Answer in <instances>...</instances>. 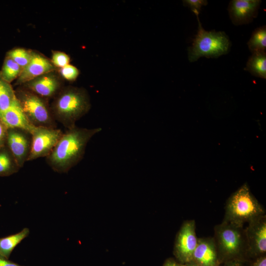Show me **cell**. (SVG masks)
Masks as SVG:
<instances>
[{"label":"cell","mask_w":266,"mask_h":266,"mask_svg":"<svg viewBox=\"0 0 266 266\" xmlns=\"http://www.w3.org/2000/svg\"><path fill=\"white\" fill-rule=\"evenodd\" d=\"M22 71L20 66L10 57L6 56L0 71L1 77L10 83L17 79Z\"/></svg>","instance_id":"obj_21"},{"label":"cell","mask_w":266,"mask_h":266,"mask_svg":"<svg viewBox=\"0 0 266 266\" xmlns=\"http://www.w3.org/2000/svg\"><path fill=\"white\" fill-rule=\"evenodd\" d=\"M0 266H24L14 263L0 255Z\"/></svg>","instance_id":"obj_29"},{"label":"cell","mask_w":266,"mask_h":266,"mask_svg":"<svg viewBox=\"0 0 266 266\" xmlns=\"http://www.w3.org/2000/svg\"><path fill=\"white\" fill-rule=\"evenodd\" d=\"M246 255L256 259L266 253V217L260 216L248 223L244 230Z\"/></svg>","instance_id":"obj_8"},{"label":"cell","mask_w":266,"mask_h":266,"mask_svg":"<svg viewBox=\"0 0 266 266\" xmlns=\"http://www.w3.org/2000/svg\"><path fill=\"white\" fill-rule=\"evenodd\" d=\"M16 99L15 91L10 83L4 81L0 75V112L10 107Z\"/></svg>","instance_id":"obj_20"},{"label":"cell","mask_w":266,"mask_h":266,"mask_svg":"<svg viewBox=\"0 0 266 266\" xmlns=\"http://www.w3.org/2000/svg\"><path fill=\"white\" fill-rule=\"evenodd\" d=\"M22 85L45 99L55 97L62 89L61 82L53 72L41 75Z\"/></svg>","instance_id":"obj_13"},{"label":"cell","mask_w":266,"mask_h":266,"mask_svg":"<svg viewBox=\"0 0 266 266\" xmlns=\"http://www.w3.org/2000/svg\"><path fill=\"white\" fill-rule=\"evenodd\" d=\"M32 51L17 48L9 50L6 56L10 57L17 63L22 70L29 63L32 57Z\"/></svg>","instance_id":"obj_22"},{"label":"cell","mask_w":266,"mask_h":266,"mask_svg":"<svg viewBox=\"0 0 266 266\" xmlns=\"http://www.w3.org/2000/svg\"><path fill=\"white\" fill-rule=\"evenodd\" d=\"M265 215L263 207L245 183L228 199L223 221L243 227V225Z\"/></svg>","instance_id":"obj_3"},{"label":"cell","mask_w":266,"mask_h":266,"mask_svg":"<svg viewBox=\"0 0 266 266\" xmlns=\"http://www.w3.org/2000/svg\"><path fill=\"white\" fill-rule=\"evenodd\" d=\"M184 6L189 8L195 15H199L201 8L208 4L206 0H183Z\"/></svg>","instance_id":"obj_25"},{"label":"cell","mask_w":266,"mask_h":266,"mask_svg":"<svg viewBox=\"0 0 266 266\" xmlns=\"http://www.w3.org/2000/svg\"><path fill=\"white\" fill-rule=\"evenodd\" d=\"M20 168L8 147L5 145L0 148V177L10 176Z\"/></svg>","instance_id":"obj_18"},{"label":"cell","mask_w":266,"mask_h":266,"mask_svg":"<svg viewBox=\"0 0 266 266\" xmlns=\"http://www.w3.org/2000/svg\"><path fill=\"white\" fill-rule=\"evenodd\" d=\"M30 234V230L24 228L18 233L0 238V255L9 259L12 252Z\"/></svg>","instance_id":"obj_17"},{"label":"cell","mask_w":266,"mask_h":266,"mask_svg":"<svg viewBox=\"0 0 266 266\" xmlns=\"http://www.w3.org/2000/svg\"><path fill=\"white\" fill-rule=\"evenodd\" d=\"M192 261L203 266H221L214 238H198Z\"/></svg>","instance_id":"obj_14"},{"label":"cell","mask_w":266,"mask_h":266,"mask_svg":"<svg viewBox=\"0 0 266 266\" xmlns=\"http://www.w3.org/2000/svg\"><path fill=\"white\" fill-rule=\"evenodd\" d=\"M196 16L198 22V32L192 45L188 48L189 61L194 62L200 57L218 58L228 54L231 43L226 33L215 30H205L200 21L199 15Z\"/></svg>","instance_id":"obj_4"},{"label":"cell","mask_w":266,"mask_h":266,"mask_svg":"<svg viewBox=\"0 0 266 266\" xmlns=\"http://www.w3.org/2000/svg\"><path fill=\"white\" fill-rule=\"evenodd\" d=\"M184 265H185V266H203L192 261Z\"/></svg>","instance_id":"obj_31"},{"label":"cell","mask_w":266,"mask_h":266,"mask_svg":"<svg viewBox=\"0 0 266 266\" xmlns=\"http://www.w3.org/2000/svg\"><path fill=\"white\" fill-rule=\"evenodd\" d=\"M101 130V128L87 129L76 126L67 129L46 157L47 164L56 172L67 173L82 160L88 142Z\"/></svg>","instance_id":"obj_1"},{"label":"cell","mask_w":266,"mask_h":266,"mask_svg":"<svg viewBox=\"0 0 266 266\" xmlns=\"http://www.w3.org/2000/svg\"><path fill=\"white\" fill-rule=\"evenodd\" d=\"M7 128L0 120V148L6 144Z\"/></svg>","instance_id":"obj_26"},{"label":"cell","mask_w":266,"mask_h":266,"mask_svg":"<svg viewBox=\"0 0 266 266\" xmlns=\"http://www.w3.org/2000/svg\"><path fill=\"white\" fill-rule=\"evenodd\" d=\"M55 66L42 55L32 51L31 59L17 79L16 85L24 84L45 74L53 72Z\"/></svg>","instance_id":"obj_12"},{"label":"cell","mask_w":266,"mask_h":266,"mask_svg":"<svg viewBox=\"0 0 266 266\" xmlns=\"http://www.w3.org/2000/svg\"><path fill=\"white\" fill-rule=\"evenodd\" d=\"M214 239L220 264L234 259H243L246 241L243 227L223 221L214 228Z\"/></svg>","instance_id":"obj_5"},{"label":"cell","mask_w":266,"mask_h":266,"mask_svg":"<svg viewBox=\"0 0 266 266\" xmlns=\"http://www.w3.org/2000/svg\"><path fill=\"white\" fill-rule=\"evenodd\" d=\"M91 108L89 95L82 88L68 86L62 88L54 97L50 109L56 121L67 129L76 126V122Z\"/></svg>","instance_id":"obj_2"},{"label":"cell","mask_w":266,"mask_h":266,"mask_svg":"<svg viewBox=\"0 0 266 266\" xmlns=\"http://www.w3.org/2000/svg\"><path fill=\"white\" fill-rule=\"evenodd\" d=\"M51 62L55 67L62 68L69 64V57L65 53L61 51H54Z\"/></svg>","instance_id":"obj_24"},{"label":"cell","mask_w":266,"mask_h":266,"mask_svg":"<svg viewBox=\"0 0 266 266\" xmlns=\"http://www.w3.org/2000/svg\"><path fill=\"white\" fill-rule=\"evenodd\" d=\"M250 266H266V255L255 259Z\"/></svg>","instance_id":"obj_28"},{"label":"cell","mask_w":266,"mask_h":266,"mask_svg":"<svg viewBox=\"0 0 266 266\" xmlns=\"http://www.w3.org/2000/svg\"><path fill=\"white\" fill-rule=\"evenodd\" d=\"M250 51L253 53L266 52V26L256 28L252 33L247 42Z\"/></svg>","instance_id":"obj_19"},{"label":"cell","mask_w":266,"mask_h":266,"mask_svg":"<svg viewBox=\"0 0 266 266\" xmlns=\"http://www.w3.org/2000/svg\"><path fill=\"white\" fill-rule=\"evenodd\" d=\"M244 259H234L223 263L221 266H245Z\"/></svg>","instance_id":"obj_27"},{"label":"cell","mask_w":266,"mask_h":266,"mask_svg":"<svg viewBox=\"0 0 266 266\" xmlns=\"http://www.w3.org/2000/svg\"><path fill=\"white\" fill-rule=\"evenodd\" d=\"M15 93L24 115L33 126L57 128L46 99L24 87L17 89Z\"/></svg>","instance_id":"obj_6"},{"label":"cell","mask_w":266,"mask_h":266,"mask_svg":"<svg viewBox=\"0 0 266 266\" xmlns=\"http://www.w3.org/2000/svg\"><path fill=\"white\" fill-rule=\"evenodd\" d=\"M0 120L7 129H21L31 134L35 127L28 121L17 99L10 107L0 112Z\"/></svg>","instance_id":"obj_15"},{"label":"cell","mask_w":266,"mask_h":266,"mask_svg":"<svg viewBox=\"0 0 266 266\" xmlns=\"http://www.w3.org/2000/svg\"><path fill=\"white\" fill-rule=\"evenodd\" d=\"M63 132L57 128L35 127L32 133L31 149L28 161L46 157L52 151Z\"/></svg>","instance_id":"obj_7"},{"label":"cell","mask_w":266,"mask_h":266,"mask_svg":"<svg viewBox=\"0 0 266 266\" xmlns=\"http://www.w3.org/2000/svg\"><path fill=\"white\" fill-rule=\"evenodd\" d=\"M163 266H185L183 264L178 263L172 259H168L166 260Z\"/></svg>","instance_id":"obj_30"},{"label":"cell","mask_w":266,"mask_h":266,"mask_svg":"<svg viewBox=\"0 0 266 266\" xmlns=\"http://www.w3.org/2000/svg\"><path fill=\"white\" fill-rule=\"evenodd\" d=\"M262 1L260 0H232L228 11L232 23L235 26L247 24L257 17Z\"/></svg>","instance_id":"obj_11"},{"label":"cell","mask_w":266,"mask_h":266,"mask_svg":"<svg viewBox=\"0 0 266 266\" xmlns=\"http://www.w3.org/2000/svg\"><path fill=\"white\" fill-rule=\"evenodd\" d=\"M32 141V134L29 132L18 128L7 129L5 145L13 155L20 168L28 161Z\"/></svg>","instance_id":"obj_10"},{"label":"cell","mask_w":266,"mask_h":266,"mask_svg":"<svg viewBox=\"0 0 266 266\" xmlns=\"http://www.w3.org/2000/svg\"><path fill=\"white\" fill-rule=\"evenodd\" d=\"M59 72L63 78L70 82L74 81L79 74L78 69L70 64L61 68Z\"/></svg>","instance_id":"obj_23"},{"label":"cell","mask_w":266,"mask_h":266,"mask_svg":"<svg viewBox=\"0 0 266 266\" xmlns=\"http://www.w3.org/2000/svg\"><path fill=\"white\" fill-rule=\"evenodd\" d=\"M198 238L194 220L184 222L176 237L173 253L179 263L185 264L192 260Z\"/></svg>","instance_id":"obj_9"},{"label":"cell","mask_w":266,"mask_h":266,"mask_svg":"<svg viewBox=\"0 0 266 266\" xmlns=\"http://www.w3.org/2000/svg\"><path fill=\"white\" fill-rule=\"evenodd\" d=\"M244 70L256 77L266 78V53L259 52L252 53L246 63Z\"/></svg>","instance_id":"obj_16"}]
</instances>
